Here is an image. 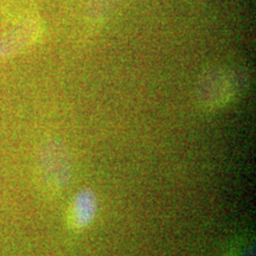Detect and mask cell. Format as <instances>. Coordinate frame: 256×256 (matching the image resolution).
<instances>
[{
    "instance_id": "obj_2",
    "label": "cell",
    "mask_w": 256,
    "mask_h": 256,
    "mask_svg": "<svg viewBox=\"0 0 256 256\" xmlns=\"http://www.w3.org/2000/svg\"><path fill=\"white\" fill-rule=\"evenodd\" d=\"M40 182L48 194H58L72 178V164L66 148L56 142L44 147L38 162Z\"/></svg>"
},
{
    "instance_id": "obj_1",
    "label": "cell",
    "mask_w": 256,
    "mask_h": 256,
    "mask_svg": "<svg viewBox=\"0 0 256 256\" xmlns=\"http://www.w3.org/2000/svg\"><path fill=\"white\" fill-rule=\"evenodd\" d=\"M242 80L232 70L210 69L197 86V100L206 110H215L229 104L241 92Z\"/></svg>"
},
{
    "instance_id": "obj_5",
    "label": "cell",
    "mask_w": 256,
    "mask_h": 256,
    "mask_svg": "<svg viewBox=\"0 0 256 256\" xmlns=\"http://www.w3.org/2000/svg\"><path fill=\"white\" fill-rule=\"evenodd\" d=\"M116 0H87V11L89 16L94 19L104 18L110 14Z\"/></svg>"
},
{
    "instance_id": "obj_3",
    "label": "cell",
    "mask_w": 256,
    "mask_h": 256,
    "mask_svg": "<svg viewBox=\"0 0 256 256\" xmlns=\"http://www.w3.org/2000/svg\"><path fill=\"white\" fill-rule=\"evenodd\" d=\"M38 36V25L34 20L16 24L0 38V55L11 56L31 46Z\"/></svg>"
},
{
    "instance_id": "obj_4",
    "label": "cell",
    "mask_w": 256,
    "mask_h": 256,
    "mask_svg": "<svg viewBox=\"0 0 256 256\" xmlns=\"http://www.w3.org/2000/svg\"><path fill=\"white\" fill-rule=\"evenodd\" d=\"M96 214V198L92 191L78 194L70 204L68 223L72 229L84 228L92 222Z\"/></svg>"
}]
</instances>
